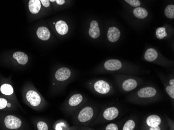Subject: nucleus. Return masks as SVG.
<instances>
[{
	"instance_id": "4468645a",
	"label": "nucleus",
	"mask_w": 174,
	"mask_h": 130,
	"mask_svg": "<svg viewBox=\"0 0 174 130\" xmlns=\"http://www.w3.org/2000/svg\"><path fill=\"white\" fill-rule=\"evenodd\" d=\"M56 28L57 33L60 35L66 34L68 31V25L64 21H57L56 24Z\"/></svg>"
},
{
	"instance_id": "ddd939ff",
	"label": "nucleus",
	"mask_w": 174,
	"mask_h": 130,
	"mask_svg": "<svg viewBox=\"0 0 174 130\" xmlns=\"http://www.w3.org/2000/svg\"><path fill=\"white\" fill-rule=\"evenodd\" d=\"M29 8L31 13L37 14L41 9V2L40 0H30L29 2Z\"/></svg>"
},
{
	"instance_id": "c756f323",
	"label": "nucleus",
	"mask_w": 174,
	"mask_h": 130,
	"mask_svg": "<svg viewBox=\"0 0 174 130\" xmlns=\"http://www.w3.org/2000/svg\"><path fill=\"white\" fill-rule=\"evenodd\" d=\"M55 1H56L57 4L60 5L64 4L65 3V0H56Z\"/></svg>"
},
{
	"instance_id": "6e6552de",
	"label": "nucleus",
	"mask_w": 174,
	"mask_h": 130,
	"mask_svg": "<svg viewBox=\"0 0 174 130\" xmlns=\"http://www.w3.org/2000/svg\"><path fill=\"white\" fill-rule=\"evenodd\" d=\"M120 32L116 27H110L108 31V39L111 42H116L120 38Z\"/></svg>"
},
{
	"instance_id": "f8f14e48",
	"label": "nucleus",
	"mask_w": 174,
	"mask_h": 130,
	"mask_svg": "<svg viewBox=\"0 0 174 130\" xmlns=\"http://www.w3.org/2000/svg\"><path fill=\"white\" fill-rule=\"evenodd\" d=\"M138 85L136 80L133 79H128L123 82V88L126 91H132L135 89Z\"/></svg>"
},
{
	"instance_id": "0eeeda50",
	"label": "nucleus",
	"mask_w": 174,
	"mask_h": 130,
	"mask_svg": "<svg viewBox=\"0 0 174 130\" xmlns=\"http://www.w3.org/2000/svg\"><path fill=\"white\" fill-rule=\"evenodd\" d=\"M157 94V90L153 87H146L139 90L138 96L141 98H149L153 97Z\"/></svg>"
},
{
	"instance_id": "20e7f679",
	"label": "nucleus",
	"mask_w": 174,
	"mask_h": 130,
	"mask_svg": "<svg viewBox=\"0 0 174 130\" xmlns=\"http://www.w3.org/2000/svg\"><path fill=\"white\" fill-rule=\"evenodd\" d=\"M26 99L33 106H37L41 103V97L38 93L33 90H30L27 93Z\"/></svg>"
},
{
	"instance_id": "aec40b11",
	"label": "nucleus",
	"mask_w": 174,
	"mask_h": 130,
	"mask_svg": "<svg viewBox=\"0 0 174 130\" xmlns=\"http://www.w3.org/2000/svg\"><path fill=\"white\" fill-rule=\"evenodd\" d=\"M0 89L3 94L7 95V96L11 95L14 92V90L11 85L7 84V83L2 85Z\"/></svg>"
},
{
	"instance_id": "c85d7f7f",
	"label": "nucleus",
	"mask_w": 174,
	"mask_h": 130,
	"mask_svg": "<svg viewBox=\"0 0 174 130\" xmlns=\"http://www.w3.org/2000/svg\"><path fill=\"white\" fill-rule=\"evenodd\" d=\"M40 2L42 3V4L44 7H49V0H40Z\"/></svg>"
},
{
	"instance_id": "2f4dec72",
	"label": "nucleus",
	"mask_w": 174,
	"mask_h": 130,
	"mask_svg": "<svg viewBox=\"0 0 174 130\" xmlns=\"http://www.w3.org/2000/svg\"><path fill=\"white\" fill-rule=\"evenodd\" d=\"M169 84H170V86H174V79H171V80L169 81Z\"/></svg>"
},
{
	"instance_id": "f257e3e1",
	"label": "nucleus",
	"mask_w": 174,
	"mask_h": 130,
	"mask_svg": "<svg viewBox=\"0 0 174 130\" xmlns=\"http://www.w3.org/2000/svg\"><path fill=\"white\" fill-rule=\"evenodd\" d=\"M4 123L9 129H17L21 127L22 121L15 116L9 115L5 118Z\"/></svg>"
},
{
	"instance_id": "423d86ee",
	"label": "nucleus",
	"mask_w": 174,
	"mask_h": 130,
	"mask_svg": "<svg viewBox=\"0 0 174 130\" xmlns=\"http://www.w3.org/2000/svg\"><path fill=\"white\" fill-rule=\"evenodd\" d=\"M71 75V72L70 69L67 68H62L59 69L56 73L55 77L59 81H64L70 78Z\"/></svg>"
},
{
	"instance_id": "9d476101",
	"label": "nucleus",
	"mask_w": 174,
	"mask_h": 130,
	"mask_svg": "<svg viewBox=\"0 0 174 130\" xmlns=\"http://www.w3.org/2000/svg\"><path fill=\"white\" fill-rule=\"evenodd\" d=\"M90 36L93 38H97L100 35V30L97 21L93 20L91 22L90 27L89 31Z\"/></svg>"
},
{
	"instance_id": "393cba45",
	"label": "nucleus",
	"mask_w": 174,
	"mask_h": 130,
	"mask_svg": "<svg viewBox=\"0 0 174 130\" xmlns=\"http://www.w3.org/2000/svg\"><path fill=\"white\" fill-rule=\"evenodd\" d=\"M126 2H127L132 7H139L141 5V3L139 0H125Z\"/></svg>"
},
{
	"instance_id": "a211bd4d",
	"label": "nucleus",
	"mask_w": 174,
	"mask_h": 130,
	"mask_svg": "<svg viewBox=\"0 0 174 130\" xmlns=\"http://www.w3.org/2000/svg\"><path fill=\"white\" fill-rule=\"evenodd\" d=\"M133 13L135 17L139 19H144L147 17L148 15L147 11L146 9L140 7H137L134 9Z\"/></svg>"
},
{
	"instance_id": "72a5a7b5",
	"label": "nucleus",
	"mask_w": 174,
	"mask_h": 130,
	"mask_svg": "<svg viewBox=\"0 0 174 130\" xmlns=\"http://www.w3.org/2000/svg\"><path fill=\"white\" fill-rule=\"evenodd\" d=\"M49 1L50 2H54L56 0H49Z\"/></svg>"
},
{
	"instance_id": "4be33fe9",
	"label": "nucleus",
	"mask_w": 174,
	"mask_h": 130,
	"mask_svg": "<svg viewBox=\"0 0 174 130\" xmlns=\"http://www.w3.org/2000/svg\"><path fill=\"white\" fill-rule=\"evenodd\" d=\"M156 35L159 39H162L167 35L166 32V29L164 27H160L157 29L156 31Z\"/></svg>"
},
{
	"instance_id": "dca6fc26",
	"label": "nucleus",
	"mask_w": 174,
	"mask_h": 130,
	"mask_svg": "<svg viewBox=\"0 0 174 130\" xmlns=\"http://www.w3.org/2000/svg\"><path fill=\"white\" fill-rule=\"evenodd\" d=\"M161 123V119L160 117L157 115H151L147 117V123L150 127L159 126Z\"/></svg>"
},
{
	"instance_id": "5701e85b",
	"label": "nucleus",
	"mask_w": 174,
	"mask_h": 130,
	"mask_svg": "<svg viewBox=\"0 0 174 130\" xmlns=\"http://www.w3.org/2000/svg\"><path fill=\"white\" fill-rule=\"evenodd\" d=\"M135 127V122L134 121L129 120L127 121L125 123V125L123 126V130H133L134 129Z\"/></svg>"
},
{
	"instance_id": "f03ea898",
	"label": "nucleus",
	"mask_w": 174,
	"mask_h": 130,
	"mask_svg": "<svg viewBox=\"0 0 174 130\" xmlns=\"http://www.w3.org/2000/svg\"><path fill=\"white\" fill-rule=\"evenodd\" d=\"M94 116V110L91 107H86L83 108L78 115V120L81 122H87L90 120Z\"/></svg>"
},
{
	"instance_id": "1a4fd4ad",
	"label": "nucleus",
	"mask_w": 174,
	"mask_h": 130,
	"mask_svg": "<svg viewBox=\"0 0 174 130\" xmlns=\"http://www.w3.org/2000/svg\"><path fill=\"white\" fill-rule=\"evenodd\" d=\"M119 114L118 110L116 107H109L106 109L103 113V117L108 120H112L115 119Z\"/></svg>"
},
{
	"instance_id": "cd10ccee",
	"label": "nucleus",
	"mask_w": 174,
	"mask_h": 130,
	"mask_svg": "<svg viewBox=\"0 0 174 130\" xmlns=\"http://www.w3.org/2000/svg\"><path fill=\"white\" fill-rule=\"evenodd\" d=\"M106 130H117L118 129V127L117 125H116L115 124L111 123L109 124V125L106 127Z\"/></svg>"
},
{
	"instance_id": "473e14b6",
	"label": "nucleus",
	"mask_w": 174,
	"mask_h": 130,
	"mask_svg": "<svg viewBox=\"0 0 174 130\" xmlns=\"http://www.w3.org/2000/svg\"><path fill=\"white\" fill-rule=\"evenodd\" d=\"M7 106L9 107H10L11 106V104L7 103Z\"/></svg>"
},
{
	"instance_id": "9b49d317",
	"label": "nucleus",
	"mask_w": 174,
	"mask_h": 130,
	"mask_svg": "<svg viewBox=\"0 0 174 130\" xmlns=\"http://www.w3.org/2000/svg\"><path fill=\"white\" fill-rule=\"evenodd\" d=\"M36 34L38 38L42 41H47L51 36L50 32L47 28L41 27L38 28L36 31Z\"/></svg>"
},
{
	"instance_id": "7ed1b4c3",
	"label": "nucleus",
	"mask_w": 174,
	"mask_h": 130,
	"mask_svg": "<svg viewBox=\"0 0 174 130\" xmlns=\"http://www.w3.org/2000/svg\"><path fill=\"white\" fill-rule=\"evenodd\" d=\"M94 88L97 92L100 94H106L110 90V86L105 81L101 80L96 82L94 85Z\"/></svg>"
},
{
	"instance_id": "412c9836",
	"label": "nucleus",
	"mask_w": 174,
	"mask_h": 130,
	"mask_svg": "<svg viewBox=\"0 0 174 130\" xmlns=\"http://www.w3.org/2000/svg\"><path fill=\"white\" fill-rule=\"evenodd\" d=\"M165 14L169 19H173L174 18V5H168L165 10Z\"/></svg>"
},
{
	"instance_id": "a878e982",
	"label": "nucleus",
	"mask_w": 174,
	"mask_h": 130,
	"mask_svg": "<svg viewBox=\"0 0 174 130\" xmlns=\"http://www.w3.org/2000/svg\"><path fill=\"white\" fill-rule=\"evenodd\" d=\"M166 92L167 94L171 96L172 99H174V86H168L166 89Z\"/></svg>"
},
{
	"instance_id": "f3484780",
	"label": "nucleus",
	"mask_w": 174,
	"mask_h": 130,
	"mask_svg": "<svg viewBox=\"0 0 174 130\" xmlns=\"http://www.w3.org/2000/svg\"><path fill=\"white\" fill-rule=\"evenodd\" d=\"M158 56L157 50L153 48H149L146 51L144 55V59L149 62L154 61Z\"/></svg>"
},
{
	"instance_id": "6ab92c4d",
	"label": "nucleus",
	"mask_w": 174,
	"mask_h": 130,
	"mask_svg": "<svg viewBox=\"0 0 174 130\" xmlns=\"http://www.w3.org/2000/svg\"><path fill=\"white\" fill-rule=\"evenodd\" d=\"M83 100L82 96L80 94H76L72 96L69 100V104L71 106H75L80 103Z\"/></svg>"
},
{
	"instance_id": "bb28decb",
	"label": "nucleus",
	"mask_w": 174,
	"mask_h": 130,
	"mask_svg": "<svg viewBox=\"0 0 174 130\" xmlns=\"http://www.w3.org/2000/svg\"><path fill=\"white\" fill-rule=\"evenodd\" d=\"M7 101L5 99L0 98V110L5 108L7 106Z\"/></svg>"
},
{
	"instance_id": "b1692460",
	"label": "nucleus",
	"mask_w": 174,
	"mask_h": 130,
	"mask_svg": "<svg viewBox=\"0 0 174 130\" xmlns=\"http://www.w3.org/2000/svg\"><path fill=\"white\" fill-rule=\"evenodd\" d=\"M37 128L39 130H48V125L43 121H39L37 124Z\"/></svg>"
},
{
	"instance_id": "2eb2a0df",
	"label": "nucleus",
	"mask_w": 174,
	"mask_h": 130,
	"mask_svg": "<svg viewBox=\"0 0 174 130\" xmlns=\"http://www.w3.org/2000/svg\"><path fill=\"white\" fill-rule=\"evenodd\" d=\"M13 58L17 61L19 64L25 65L28 61V57L26 53L22 52H18L13 54Z\"/></svg>"
},
{
	"instance_id": "7c9ffc66",
	"label": "nucleus",
	"mask_w": 174,
	"mask_h": 130,
	"mask_svg": "<svg viewBox=\"0 0 174 130\" xmlns=\"http://www.w3.org/2000/svg\"><path fill=\"white\" fill-rule=\"evenodd\" d=\"M150 130H161L159 126H157V127H150Z\"/></svg>"
},
{
	"instance_id": "39448f33",
	"label": "nucleus",
	"mask_w": 174,
	"mask_h": 130,
	"mask_svg": "<svg viewBox=\"0 0 174 130\" xmlns=\"http://www.w3.org/2000/svg\"><path fill=\"white\" fill-rule=\"evenodd\" d=\"M122 64L118 60L110 59L104 63V68L108 71H117L122 68Z\"/></svg>"
}]
</instances>
